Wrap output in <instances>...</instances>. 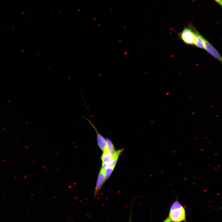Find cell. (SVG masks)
Returning a JSON list of instances; mask_svg holds the SVG:
<instances>
[{
	"instance_id": "obj_4",
	"label": "cell",
	"mask_w": 222,
	"mask_h": 222,
	"mask_svg": "<svg viewBox=\"0 0 222 222\" xmlns=\"http://www.w3.org/2000/svg\"><path fill=\"white\" fill-rule=\"evenodd\" d=\"M194 45L201 49H204L205 38L194 27Z\"/></svg>"
},
{
	"instance_id": "obj_6",
	"label": "cell",
	"mask_w": 222,
	"mask_h": 222,
	"mask_svg": "<svg viewBox=\"0 0 222 222\" xmlns=\"http://www.w3.org/2000/svg\"><path fill=\"white\" fill-rule=\"evenodd\" d=\"M112 159L113 157L107 149L103 151L101 157V159L102 162L101 167L105 169L109 167Z\"/></svg>"
},
{
	"instance_id": "obj_8",
	"label": "cell",
	"mask_w": 222,
	"mask_h": 222,
	"mask_svg": "<svg viewBox=\"0 0 222 222\" xmlns=\"http://www.w3.org/2000/svg\"><path fill=\"white\" fill-rule=\"evenodd\" d=\"M107 143V149L109 151L115 150L114 145L111 141L109 138H106Z\"/></svg>"
},
{
	"instance_id": "obj_2",
	"label": "cell",
	"mask_w": 222,
	"mask_h": 222,
	"mask_svg": "<svg viewBox=\"0 0 222 222\" xmlns=\"http://www.w3.org/2000/svg\"><path fill=\"white\" fill-rule=\"evenodd\" d=\"M194 27L191 23H190L178 34L180 39L186 44L194 45Z\"/></svg>"
},
{
	"instance_id": "obj_9",
	"label": "cell",
	"mask_w": 222,
	"mask_h": 222,
	"mask_svg": "<svg viewBox=\"0 0 222 222\" xmlns=\"http://www.w3.org/2000/svg\"><path fill=\"white\" fill-rule=\"evenodd\" d=\"M214 0L220 6H222V0Z\"/></svg>"
},
{
	"instance_id": "obj_5",
	"label": "cell",
	"mask_w": 222,
	"mask_h": 222,
	"mask_svg": "<svg viewBox=\"0 0 222 222\" xmlns=\"http://www.w3.org/2000/svg\"><path fill=\"white\" fill-rule=\"evenodd\" d=\"M105 181V169L101 167L99 173L97 180L96 187L94 191L95 195L101 189Z\"/></svg>"
},
{
	"instance_id": "obj_7",
	"label": "cell",
	"mask_w": 222,
	"mask_h": 222,
	"mask_svg": "<svg viewBox=\"0 0 222 222\" xmlns=\"http://www.w3.org/2000/svg\"><path fill=\"white\" fill-rule=\"evenodd\" d=\"M114 168V167L109 166L104 169L105 181L109 177Z\"/></svg>"
},
{
	"instance_id": "obj_10",
	"label": "cell",
	"mask_w": 222,
	"mask_h": 222,
	"mask_svg": "<svg viewBox=\"0 0 222 222\" xmlns=\"http://www.w3.org/2000/svg\"><path fill=\"white\" fill-rule=\"evenodd\" d=\"M163 222H172L169 217H167Z\"/></svg>"
},
{
	"instance_id": "obj_1",
	"label": "cell",
	"mask_w": 222,
	"mask_h": 222,
	"mask_svg": "<svg viewBox=\"0 0 222 222\" xmlns=\"http://www.w3.org/2000/svg\"><path fill=\"white\" fill-rule=\"evenodd\" d=\"M168 217L172 222H187L185 208L177 199L171 206Z\"/></svg>"
},
{
	"instance_id": "obj_3",
	"label": "cell",
	"mask_w": 222,
	"mask_h": 222,
	"mask_svg": "<svg viewBox=\"0 0 222 222\" xmlns=\"http://www.w3.org/2000/svg\"><path fill=\"white\" fill-rule=\"evenodd\" d=\"M204 48L214 57L222 62V57L216 49L205 39H204Z\"/></svg>"
}]
</instances>
